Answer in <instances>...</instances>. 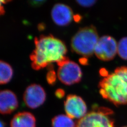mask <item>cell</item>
I'll list each match as a JSON object with an SVG mask.
<instances>
[{"mask_svg":"<svg viewBox=\"0 0 127 127\" xmlns=\"http://www.w3.org/2000/svg\"><path fill=\"white\" fill-rule=\"evenodd\" d=\"M46 97L45 92L42 87L38 84H32L26 89L23 99L27 107L35 109L44 103Z\"/></svg>","mask_w":127,"mask_h":127,"instance_id":"8","label":"cell"},{"mask_svg":"<svg viewBox=\"0 0 127 127\" xmlns=\"http://www.w3.org/2000/svg\"><path fill=\"white\" fill-rule=\"evenodd\" d=\"M114 112L108 108L94 106L76 123V127H114Z\"/></svg>","mask_w":127,"mask_h":127,"instance_id":"4","label":"cell"},{"mask_svg":"<svg viewBox=\"0 0 127 127\" xmlns=\"http://www.w3.org/2000/svg\"><path fill=\"white\" fill-rule=\"evenodd\" d=\"M44 2H45V0H32L29 1L30 4L32 6V7H37L41 6L43 4Z\"/></svg>","mask_w":127,"mask_h":127,"instance_id":"17","label":"cell"},{"mask_svg":"<svg viewBox=\"0 0 127 127\" xmlns=\"http://www.w3.org/2000/svg\"><path fill=\"white\" fill-rule=\"evenodd\" d=\"M96 1L94 0H76V2L79 5L84 7H90L93 6Z\"/></svg>","mask_w":127,"mask_h":127,"instance_id":"16","label":"cell"},{"mask_svg":"<svg viewBox=\"0 0 127 127\" xmlns=\"http://www.w3.org/2000/svg\"><path fill=\"white\" fill-rule=\"evenodd\" d=\"M4 9L3 7H2V4L1 3V5H0V14L1 15H2V14H4Z\"/></svg>","mask_w":127,"mask_h":127,"instance_id":"21","label":"cell"},{"mask_svg":"<svg viewBox=\"0 0 127 127\" xmlns=\"http://www.w3.org/2000/svg\"><path fill=\"white\" fill-rule=\"evenodd\" d=\"M49 71L48 73H47V81L49 84L50 85H53L55 83L56 81V73L52 69V66L50 67V66L49 65Z\"/></svg>","mask_w":127,"mask_h":127,"instance_id":"15","label":"cell"},{"mask_svg":"<svg viewBox=\"0 0 127 127\" xmlns=\"http://www.w3.org/2000/svg\"><path fill=\"white\" fill-rule=\"evenodd\" d=\"M10 0H0V2L2 3H4V4H6V3H7V2H10Z\"/></svg>","mask_w":127,"mask_h":127,"instance_id":"22","label":"cell"},{"mask_svg":"<svg viewBox=\"0 0 127 127\" xmlns=\"http://www.w3.org/2000/svg\"><path fill=\"white\" fill-rule=\"evenodd\" d=\"M80 62L82 64H84V65H85V64H88V60L86 58H82L81 59H80L79 60Z\"/></svg>","mask_w":127,"mask_h":127,"instance_id":"19","label":"cell"},{"mask_svg":"<svg viewBox=\"0 0 127 127\" xmlns=\"http://www.w3.org/2000/svg\"><path fill=\"white\" fill-rule=\"evenodd\" d=\"M117 52L118 43L114 37L109 35L100 37L94 50L96 57L104 61L113 60Z\"/></svg>","mask_w":127,"mask_h":127,"instance_id":"5","label":"cell"},{"mask_svg":"<svg viewBox=\"0 0 127 127\" xmlns=\"http://www.w3.org/2000/svg\"><path fill=\"white\" fill-rule=\"evenodd\" d=\"M127 127V126H123V127Z\"/></svg>","mask_w":127,"mask_h":127,"instance_id":"24","label":"cell"},{"mask_svg":"<svg viewBox=\"0 0 127 127\" xmlns=\"http://www.w3.org/2000/svg\"><path fill=\"white\" fill-rule=\"evenodd\" d=\"M52 127H76V124L67 115L60 114L52 120Z\"/></svg>","mask_w":127,"mask_h":127,"instance_id":"13","label":"cell"},{"mask_svg":"<svg viewBox=\"0 0 127 127\" xmlns=\"http://www.w3.org/2000/svg\"><path fill=\"white\" fill-rule=\"evenodd\" d=\"M64 91L61 89H59L57 90L55 92V95L59 98H63L64 95Z\"/></svg>","mask_w":127,"mask_h":127,"instance_id":"18","label":"cell"},{"mask_svg":"<svg viewBox=\"0 0 127 127\" xmlns=\"http://www.w3.org/2000/svg\"><path fill=\"white\" fill-rule=\"evenodd\" d=\"M99 37L96 29L91 25L80 28L71 41L72 50L84 58L92 56Z\"/></svg>","mask_w":127,"mask_h":127,"instance_id":"3","label":"cell"},{"mask_svg":"<svg viewBox=\"0 0 127 127\" xmlns=\"http://www.w3.org/2000/svg\"><path fill=\"white\" fill-rule=\"evenodd\" d=\"M77 18H76L75 16H74V17H73V18L74 19L75 21L78 22V21H80V20L81 19V18H80V16H79V15H77Z\"/></svg>","mask_w":127,"mask_h":127,"instance_id":"20","label":"cell"},{"mask_svg":"<svg viewBox=\"0 0 127 127\" xmlns=\"http://www.w3.org/2000/svg\"><path fill=\"white\" fill-rule=\"evenodd\" d=\"M35 47L30 55L32 68L39 70L52 62L59 63L66 59L67 48L61 40L52 36L41 35L34 39Z\"/></svg>","mask_w":127,"mask_h":127,"instance_id":"1","label":"cell"},{"mask_svg":"<svg viewBox=\"0 0 127 127\" xmlns=\"http://www.w3.org/2000/svg\"><path fill=\"white\" fill-rule=\"evenodd\" d=\"M100 95L115 106L127 104V67L116 68L101 80L98 84Z\"/></svg>","mask_w":127,"mask_h":127,"instance_id":"2","label":"cell"},{"mask_svg":"<svg viewBox=\"0 0 127 127\" xmlns=\"http://www.w3.org/2000/svg\"><path fill=\"white\" fill-rule=\"evenodd\" d=\"M51 15L54 22L59 26H67L71 22L74 17L71 8L62 3L55 5Z\"/></svg>","mask_w":127,"mask_h":127,"instance_id":"9","label":"cell"},{"mask_svg":"<svg viewBox=\"0 0 127 127\" xmlns=\"http://www.w3.org/2000/svg\"><path fill=\"white\" fill-rule=\"evenodd\" d=\"M18 100L16 95L9 90L0 92V112L2 114H9L18 107Z\"/></svg>","mask_w":127,"mask_h":127,"instance_id":"10","label":"cell"},{"mask_svg":"<svg viewBox=\"0 0 127 127\" xmlns=\"http://www.w3.org/2000/svg\"><path fill=\"white\" fill-rule=\"evenodd\" d=\"M64 110L66 115L72 119H81L84 117L87 111L86 104L79 96L69 95L64 103Z\"/></svg>","mask_w":127,"mask_h":127,"instance_id":"7","label":"cell"},{"mask_svg":"<svg viewBox=\"0 0 127 127\" xmlns=\"http://www.w3.org/2000/svg\"><path fill=\"white\" fill-rule=\"evenodd\" d=\"M58 77L64 84L71 85L81 81L82 71L77 64L69 60L59 66Z\"/></svg>","mask_w":127,"mask_h":127,"instance_id":"6","label":"cell"},{"mask_svg":"<svg viewBox=\"0 0 127 127\" xmlns=\"http://www.w3.org/2000/svg\"><path fill=\"white\" fill-rule=\"evenodd\" d=\"M0 127H4V123L1 121L0 122Z\"/></svg>","mask_w":127,"mask_h":127,"instance_id":"23","label":"cell"},{"mask_svg":"<svg viewBox=\"0 0 127 127\" xmlns=\"http://www.w3.org/2000/svg\"><path fill=\"white\" fill-rule=\"evenodd\" d=\"M36 120L32 114L20 112L15 114L10 122V127H35Z\"/></svg>","mask_w":127,"mask_h":127,"instance_id":"11","label":"cell"},{"mask_svg":"<svg viewBox=\"0 0 127 127\" xmlns=\"http://www.w3.org/2000/svg\"><path fill=\"white\" fill-rule=\"evenodd\" d=\"M117 53L122 59L127 60V37H123L119 41Z\"/></svg>","mask_w":127,"mask_h":127,"instance_id":"14","label":"cell"},{"mask_svg":"<svg viewBox=\"0 0 127 127\" xmlns=\"http://www.w3.org/2000/svg\"><path fill=\"white\" fill-rule=\"evenodd\" d=\"M13 75V70L9 64L0 61V83L5 84L11 80Z\"/></svg>","mask_w":127,"mask_h":127,"instance_id":"12","label":"cell"}]
</instances>
